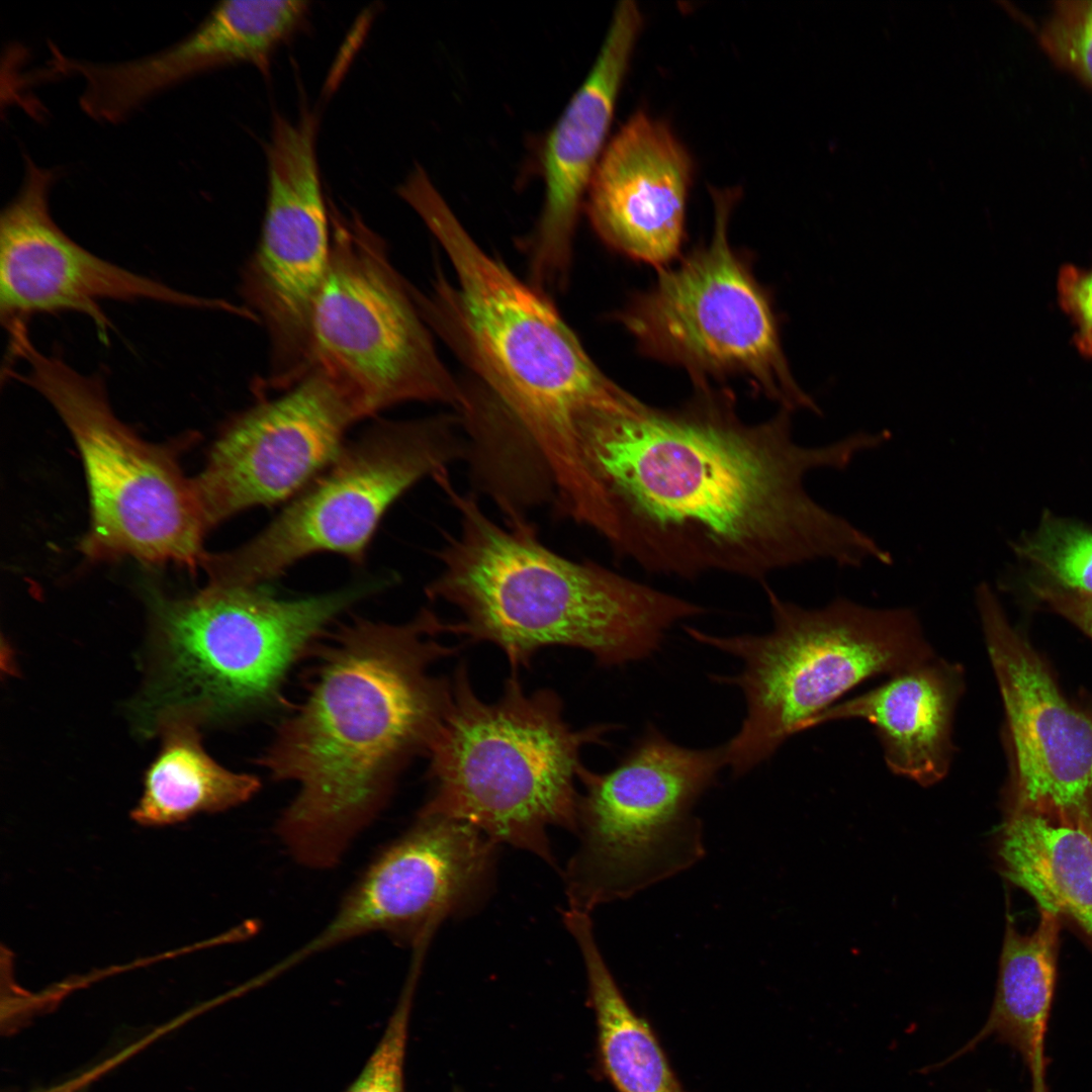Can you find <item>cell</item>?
<instances>
[{"label": "cell", "mask_w": 1092, "mask_h": 1092, "mask_svg": "<svg viewBox=\"0 0 1092 1092\" xmlns=\"http://www.w3.org/2000/svg\"><path fill=\"white\" fill-rule=\"evenodd\" d=\"M1031 1074V1092H1049L1045 1081V1068H1036Z\"/></svg>", "instance_id": "cell-30"}, {"label": "cell", "mask_w": 1092, "mask_h": 1092, "mask_svg": "<svg viewBox=\"0 0 1092 1092\" xmlns=\"http://www.w3.org/2000/svg\"><path fill=\"white\" fill-rule=\"evenodd\" d=\"M1038 41L1056 66L1092 89V0L1054 2Z\"/></svg>", "instance_id": "cell-26"}, {"label": "cell", "mask_w": 1092, "mask_h": 1092, "mask_svg": "<svg viewBox=\"0 0 1092 1092\" xmlns=\"http://www.w3.org/2000/svg\"><path fill=\"white\" fill-rule=\"evenodd\" d=\"M416 986V980H406L378 1044L345 1092H405L403 1067Z\"/></svg>", "instance_id": "cell-27"}, {"label": "cell", "mask_w": 1092, "mask_h": 1092, "mask_svg": "<svg viewBox=\"0 0 1092 1092\" xmlns=\"http://www.w3.org/2000/svg\"><path fill=\"white\" fill-rule=\"evenodd\" d=\"M737 189L712 190L710 242L673 268L618 315L646 355L685 368L695 384L743 376L760 395L794 412L821 411L796 383L765 290L729 242Z\"/></svg>", "instance_id": "cell-11"}, {"label": "cell", "mask_w": 1092, "mask_h": 1092, "mask_svg": "<svg viewBox=\"0 0 1092 1092\" xmlns=\"http://www.w3.org/2000/svg\"><path fill=\"white\" fill-rule=\"evenodd\" d=\"M642 24L634 1L617 4L590 71L545 139V198L530 243L531 284L539 290L566 280L579 210L608 144Z\"/></svg>", "instance_id": "cell-18"}, {"label": "cell", "mask_w": 1092, "mask_h": 1092, "mask_svg": "<svg viewBox=\"0 0 1092 1092\" xmlns=\"http://www.w3.org/2000/svg\"><path fill=\"white\" fill-rule=\"evenodd\" d=\"M331 218L330 262L310 317V371L325 375L361 420L407 401L458 412L464 384L441 360L385 244L356 216Z\"/></svg>", "instance_id": "cell-10"}, {"label": "cell", "mask_w": 1092, "mask_h": 1092, "mask_svg": "<svg viewBox=\"0 0 1092 1092\" xmlns=\"http://www.w3.org/2000/svg\"><path fill=\"white\" fill-rule=\"evenodd\" d=\"M725 765L724 747H684L648 726L605 774H580L579 842L564 874L568 908L630 898L697 863L705 853L694 814Z\"/></svg>", "instance_id": "cell-9"}, {"label": "cell", "mask_w": 1092, "mask_h": 1092, "mask_svg": "<svg viewBox=\"0 0 1092 1092\" xmlns=\"http://www.w3.org/2000/svg\"><path fill=\"white\" fill-rule=\"evenodd\" d=\"M1031 582L1092 597V528L1045 512L1037 528L1013 543Z\"/></svg>", "instance_id": "cell-25"}, {"label": "cell", "mask_w": 1092, "mask_h": 1092, "mask_svg": "<svg viewBox=\"0 0 1092 1092\" xmlns=\"http://www.w3.org/2000/svg\"><path fill=\"white\" fill-rule=\"evenodd\" d=\"M762 586L772 618L768 633L722 637L685 627L696 641L742 663L736 675L714 677L738 687L746 703L740 729L723 745L734 777L769 759L854 687L936 654L913 608H875L845 597L805 608L767 582Z\"/></svg>", "instance_id": "cell-6"}, {"label": "cell", "mask_w": 1092, "mask_h": 1092, "mask_svg": "<svg viewBox=\"0 0 1092 1092\" xmlns=\"http://www.w3.org/2000/svg\"><path fill=\"white\" fill-rule=\"evenodd\" d=\"M381 584L281 599L260 585L207 578L184 598L153 594L158 671L148 706L157 720L178 715L198 724L275 707L293 664L334 619Z\"/></svg>", "instance_id": "cell-7"}, {"label": "cell", "mask_w": 1092, "mask_h": 1092, "mask_svg": "<svg viewBox=\"0 0 1092 1092\" xmlns=\"http://www.w3.org/2000/svg\"><path fill=\"white\" fill-rule=\"evenodd\" d=\"M434 479L459 528L437 552L441 567L426 593L461 615L452 634L494 644L514 669L557 645L583 649L607 667L642 660L671 627L706 612L597 562L560 555L526 518L496 523L452 485L447 470Z\"/></svg>", "instance_id": "cell-4"}, {"label": "cell", "mask_w": 1092, "mask_h": 1092, "mask_svg": "<svg viewBox=\"0 0 1092 1092\" xmlns=\"http://www.w3.org/2000/svg\"><path fill=\"white\" fill-rule=\"evenodd\" d=\"M975 604L1012 754L1004 814H1030L1092 834V717L1066 700L988 583L976 587Z\"/></svg>", "instance_id": "cell-14"}, {"label": "cell", "mask_w": 1092, "mask_h": 1092, "mask_svg": "<svg viewBox=\"0 0 1092 1092\" xmlns=\"http://www.w3.org/2000/svg\"><path fill=\"white\" fill-rule=\"evenodd\" d=\"M360 420L317 370L237 416L192 477L208 530L246 510L294 497L334 461Z\"/></svg>", "instance_id": "cell-16"}, {"label": "cell", "mask_w": 1092, "mask_h": 1092, "mask_svg": "<svg viewBox=\"0 0 1092 1092\" xmlns=\"http://www.w3.org/2000/svg\"><path fill=\"white\" fill-rule=\"evenodd\" d=\"M1031 590L1054 612L1092 639V597L1073 595L1035 582H1031Z\"/></svg>", "instance_id": "cell-29"}, {"label": "cell", "mask_w": 1092, "mask_h": 1092, "mask_svg": "<svg viewBox=\"0 0 1092 1092\" xmlns=\"http://www.w3.org/2000/svg\"><path fill=\"white\" fill-rule=\"evenodd\" d=\"M467 454L456 413L380 422L344 446L256 536L233 550L207 553L202 568L208 578L260 585L314 553L362 563L391 505Z\"/></svg>", "instance_id": "cell-12"}, {"label": "cell", "mask_w": 1092, "mask_h": 1092, "mask_svg": "<svg viewBox=\"0 0 1092 1092\" xmlns=\"http://www.w3.org/2000/svg\"><path fill=\"white\" fill-rule=\"evenodd\" d=\"M1039 921L1029 933L1006 922L994 1001L982 1028L937 1070L994 1037L1009 1045L1032 1070L1045 1067V1035L1056 986L1062 919L1039 910Z\"/></svg>", "instance_id": "cell-21"}, {"label": "cell", "mask_w": 1092, "mask_h": 1092, "mask_svg": "<svg viewBox=\"0 0 1092 1092\" xmlns=\"http://www.w3.org/2000/svg\"><path fill=\"white\" fill-rule=\"evenodd\" d=\"M583 960L601 1068L617 1092H686L650 1025L629 1005L600 947L588 914L563 920Z\"/></svg>", "instance_id": "cell-24"}, {"label": "cell", "mask_w": 1092, "mask_h": 1092, "mask_svg": "<svg viewBox=\"0 0 1092 1092\" xmlns=\"http://www.w3.org/2000/svg\"><path fill=\"white\" fill-rule=\"evenodd\" d=\"M57 174L24 157L16 195L0 215V312L3 325L36 313L75 311L105 338L111 327L102 300H149L234 311L225 301L175 289L104 260L72 240L54 220L50 194Z\"/></svg>", "instance_id": "cell-17"}, {"label": "cell", "mask_w": 1092, "mask_h": 1092, "mask_svg": "<svg viewBox=\"0 0 1092 1092\" xmlns=\"http://www.w3.org/2000/svg\"><path fill=\"white\" fill-rule=\"evenodd\" d=\"M323 652L304 701L260 762L298 789L275 832L299 866L329 870L386 806L399 772L428 751L450 679L431 668L455 646L422 609L400 624L356 619Z\"/></svg>", "instance_id": "cell-2"}, {"label": "cell", "mask_w": 1092, "mask_h": 1092, "mask_svg": "<svg viewBox=\"0 0 1092 1092\" xmlns=\"http://www.w3.org/2000/svg\"><path fill=\"white\" fill-rule=\"evenodd\" d=\"M693 159L663 120L634 112L608 142L584 207L612 249L663 268L680 250Z\"/></svg>", "instance_id": "cell-19"}, {"label": "cell", "mask_w": 1092, "mask_h": 1092, "mask_svg": "<svg viewBox=\"0 0 1092 1092\" xmlns=\"http://www.w3.org/2000/svg\"><path fill=\"white\" fill-rule=\"evenodd\" d=\"M316 118L274 116L266 145L267 199L243 295L264 321L272 352L268 382L289 386L310 370V317L331 254L316 159Z\"/></svg>", "instance_id": "cell-13"}, {"label": "cell", "mask_w": 1092, "mask_h": 1092, "mask_svg": "<svg viewBox=\"0 0 1092 1092\" xmlns=\"http://www.w3.org/2000/svg\"><path fill=\"white\" fill-rule=\"evenodd\" d=\"M7 333L10 363H24L23 371L7 368V376L47 399L79 449L90 509L82 551L97 561L130 557L201 567L209 530L193 478L179 465L178 446L141 438L113 412L103 377L40 351L26 324Z\"/></svg>", "instance_id": "cell-8"}, {"label": "cell", "mask_w": 1092, "mask_h": 1092, "mask_svg": "<svg viewBox=\"0 0 1092 1092\" xmlns=\"http://www.w3.org/2000/svg\"><path fill=\"white\" fill-rule=\"evenodd\" d=\"M996 856L1001 874L1039 910L1073 922L1092 942V834L1030 814H1006Z\"/></svg>", "instance_id": "cell-22"}, {"label": "cell", "mask_w": 1092, "mask_h": 1092, "mask_svg": "<svg viewBox=\"0 0 1092 1092\" xmlns=\"http://www.w3.org/2000/svg\"><path fill=\"white\" fill-rule=\"evenodd\" d=\"M611 729H572L554 692L526 693L516 674L496 701H483L460 665L427 751L432 791L419 813L469 824L554 864L547 829L576 832L580 754Z\"/></svg>", "instance_id": "cell-5"}, {"label": "cell", "mask_w": 1092, "mask_h": 1092, "mask_svg": "<svg viewBox=\"0 0 1092 1092\" xmlns=\"http://www.w3.org/2000/svg\"><path fill=\"white\" fill-rule=\"evenodd\" d=\"M158 724L162 747L145 775L143 795L130 813L138 824L173 825L199 813L235 808L258 793V778L234 772L210 757L193 719L172 715Z\"/></svg>", "instance_id": "cell-23"}, {"label": "cell", "mask_w": 1092, "mask_h": 1092, "mask_svg": "<svg viewBox=\"0 0 1092 1092\" xmlns=\"http://www.w3.org/2000/svg\"><path fill=\"white\" fill-rule=\"evenodd\" d=\"M1061 309L1074 327L1073 342L1079 353L1092 357V267L1067 264L1057 277Z\"/></svg>", "instance_id": "cell-28"}, {"label": "cell", "mask_w": 1092, "mask_h": 1092, "mask_svg": "<svg viewBox=\"0 0 1092 1092\" xmlns=\"http://www.w3.org/2000/svg\"><path fill=\"white\" fill-rule=\"evenodd\" d=\"M404 200L454 272V282L438 272L429 295L414 290L422 315L476 375L555 494L573 502L587 484L576 419L625 389L601 371L543 291L481 249L431 180L413 183Z\"/></svg>", "instance_id": "cell-3"}, {"label": "cell", "mask_w": 1092, "mask_h": 1092, "mask_svg": "<svg viewBox=\"0 0 1092 1092\" xmlns=\"http://www.w3.org/2000/svg\"><path fill=\"white\" fill-rule=\"evenodd\" d=\"M496 845L469 824L418 813L414 824L366 866L327 925L278 968L284 972L370 933L414 948L430 940L444 919L484 892Z\"/></svg>", "instance_id": "cell-15"}, {"label": "cell", "mask_w": 1092, "mask_h": 1092, "mask_svg": "<svg viewBox=\"0 0 1092 1092\" xmlns=\"http://www.w3.org/2000/svg\"><path fill=\"white\" fill-rule=\"evenodd\" d=\"M965 691L964 665L935 654L837 702L812 720L808 729L829 722L864 721L874 728L893 774L931 787L951 768L957 752L954 719Z\"/></svg>", "instance_id": "cell-20"}, {"label": "cell", "mask_w": 1092, "mask_h": 1092, "mask_svg": "<svg viewBox=\"0 0 1092 1092\" xmlns=\"http://www.w3.org/2000/svg\"><path fill=\"white\" fill-rule=\"evenodd\" d=\"M695 385L679 407L626 391L576 420L595 495L593 531L617 555L657 574L719 571L761 584L813 561L859 568L883 559L878 541L814 499L805 480L815 470L847 469L886 444L884 432L801 445L792 411L746 423L729 390Z\"/></svg>", "instance_id": "cell-1"}]
</instances>
